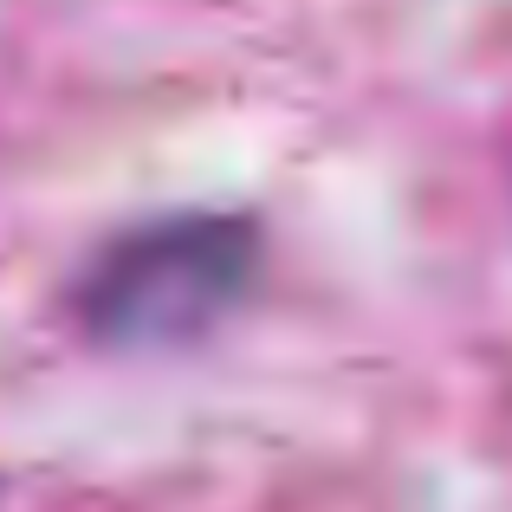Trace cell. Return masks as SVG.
Instances as JSON below:
<instances>
[{"label":"cell","instance_id":"1","mask_svg":"<svg viewBox=\"0 0 512 512\" xmlns=\"http://www.w3.org/2000/svg\"><path fill=\"white\" fill-rule=\"evenodd\" d=\"M260 273V234L240 214H163L104 240L72 279V318L104 350L201 344Z\"/></svg>","mask_w":512,"mask_h":512}]
</instances>
